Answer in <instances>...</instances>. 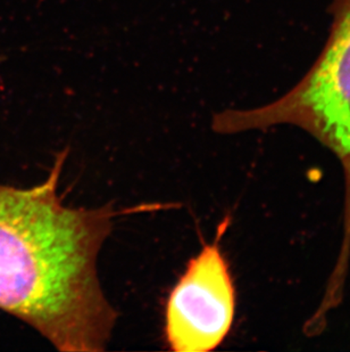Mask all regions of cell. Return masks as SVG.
Masks as SVG:
<instances>
[{"mask_svg":"<svg viewBox=\"0 0 350 352\" xmlns=\"http://www.w3.org/2000/svg\"><path fill=\"white\" fill-rule=\"evenodd\" d=\"M331 25L314 63L287 93L261 107L222 111L218 133L292 126L310 133L340 161L345 177L344 239L350 251V0H330Z\"/></svg>","mask_w":350,"mask_h":352,"instance_id":"cell-2","label":"cell"},{"mask_svg":"<svg viewBox=\"0 0 350 352\" xmlns=\"http://www.w3.org/2000/svg\"><path fill=\"white\" fill-rule=\"evenodd\" d=\"M0 60H1V57H0Z\"/></svg>","mask_w":350,"mask_h":352,"instance_id":"cell-4","label":"cell"},{"mask_svg":"<svg viewBox=\"0 0 350 352\" xmlns=\"http://www.w3.org/2000/svg\"><path fill=\"white\" fill-rule=\"evenodd\" d=\"M228 220L218 226L211 244L189 261L170 293L165 310V338L175 352H207L224 341L235 320L237 293L221 237Z\"/></svg>","mask_w":350,"mask_h":352,"instance_id":"cell-3","label":"cell"},{"mask_svg":"<svg viewBox=\"0 0 350 352\" xmlns=\"http://www.w3.org/2000/svg\"><path fill=\"white\" fill-rule=\"evenodd\" d=\"M67 152L30 188L0 185V309L63 352L106 349L117 313L97 256L119 214L112 204L70 208L57 193Z\"/></svg>","mask_w":350,"mask_h":352,"instance_id":"cell-1","label":"cell"}]
</instances>
